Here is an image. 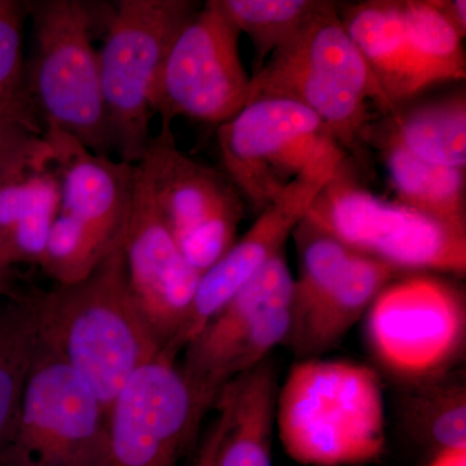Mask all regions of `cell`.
<instances>
[{
    "label": "cell",
    "mask_w": 466,
    "mask_h": 466,
    "mask_svg": "<svg viewBox=\"0 0 466 466\" xmlns=\"http://www.w3.org/2000/svg\"><path fill=\"white\" fill-rule=\"evenodd\" d=\"M391 186L401 205L466 231L465 168L415 157L395 146H381Z\"/></svg>",
    "instance_id": "7402d4cb"
},
{
    "label": "cell",
    "mask_w": 466,
    "mask_h": 466,
    "mask_svg": "<svg viewBox=\"0 0 466 466\" xmlns=\"http://www.w3.org/2000/svg\"><path fill=\"white\" fill-rule=\"evenodd\" d=\"M39 342L75 368L109 419L131 377L159 348L131 293L122 245L84 280L36 290Z\"/></svg>",
    "instance_id": "6da1fadb"
},
{
    "label": "cell",
    "mask_w": 466,
    "mask_h": 466,
    "mask_svg": "<svg viewBox=\"0 0 466 466\" xmlns=\"http://www.w3.org/2000/svg\"><path fill=\"white\" fill-rule=\"evenodd\" d=\"M217 137L223 173L259 210L315 162L339 148L311 110L276 97L251 100L218 126Z\"/></svg>",
    "instance_id": "30bf717a"
},
{
    "label": "cell",
    "mask_w": 466,
    "mask_h": 466,
    "mask_svg": "<svg viewBox=\"0 0 466 466\" xmlns=\"http://www.w3.org/2000/svg\"><path fill=\"white\" fill-rule=\"evenodd\" d=\"M43 122V137L60 180L58 211L72 218L109 256L124 242L130 219L135 165L96 155L57 126Z\"/></svg>",
    "instance_id": "2e32d148"
},
{
    "label": "cell",
    "mask_w": 466,
    "mask_h": 466,
    "mask_svg": "<svg viewBox=\"0 0 466 466\" xmlns=\"http://www.w3.org/2000/svg\"><path fill=\"white\" fill-rule=\"evenodd\" d=\"M410 54V97L440 82L466 76L462 38L433 0H401Z\"/></svg>",
    "instance_id": "603a6c76"
},
{
    "label": "cell",
    "mask_w": 466,
    "mask_h": 466,
    "mask_svg": "<svg viewBox=\"0 0 466 466\" xmlns=\"http://www.w3.org/2000/svg\"><path fill=\"white\" fill-rule=\"evenodd\" d=\"M16 290L12 285V271L11 269L0 268V296H8Z\"/></svg>",
    "instance_id": "d6a6232c"
},
{
    "label": "cell",
    "mask_w": 466,
    "mask_h": 466,
    "mask_svg": "<svg viewBox=\"0 0 466 466\" xmlns=\"http://www.w3.org/2000/svg\"><path fill=\"white\" fill-rule=\"evenodd\" d=\"M122 249L137 309L159 348L167 350L186 323L202 275L183 256L156 207L142 164L135 165L133 207Z\"/></svg>",
    "instance_id": "5bb4252c"
},
{
    "label": "cell",
    "mask_w": 466,
    "mask_h": 466,
    "mask_svg": "<svg viewBox=\"0 0 466 466\" xmlns=\"http://www.w3.org/2000/svg\"><path fill=\"white\" fill-rule=\"evenodd\" d=\"M25 5L0 0V103L26 91L21 47Z\"/></svg>",
    "instance_id": "83f0119b"
},
{
    "label": "cell",
    "mask_w": 466,
    "mask_h": 466,
    "mask_svg": "<svg viewBox=\"0 0 466 466\" xmlns=\"http://www.w3.org/2000/svg\"><path fill=\"white\" fill-rule=\"evenodd\" d=\"M240 30L220 0H208L171 43L150 96L153 116L173 124L183 116L220 126L250 100Z\"/></svg>",
    "instance_id": "9c48e42d"
},
{
    "label": "cell",
    "mask_w": 466,
    "mask_h": 466,
    "mask_svg": "<svg viewBox=\"0 0 466 466\" xmlns=\"http://www.w3.org/2000/svg\"><path fill=\"white\" fill-rule=\"evenodd\" d=\"M0 466H5V465H3V464H0Z\"/></svg>",
    "instance_id": "836d02e7"
},
{
    "label": "cell",
    "mask_w": 466,
    "mask_h": 466,
    "mask_svg": "<svg viewBox=\"0 0 466 466\" xmlns=\"http://www.w3.org/2000/svg\"><path fill=\"white\" fill-rule=\"evenodd\" d=\"M276 425L284 450L300 464L376 461L386 444L380 377L352 361L305 359L279 389Z\"/></svg>",
    "instance_id": "3957f363"
},
{
    "label": "cell",
    "mask_w": 466,
    "mask_h": 466,
    "mask_svg": "<svg viewBox=\"0 0 466 466\" xmlns=\"http://www.w3.org/2000/svg\"><path fill=\"white\" fill-rule=\"evenodd\" d=\"M175 355L162 350L126 383L109 413L106 466H177L200 420Z\"/></svg>",
    "instance_id": "4fadbf2b"
},
{
    "label": "cell",
    "mask_w": 466,
    "mask_h": 466,
    "mask_svg": "<svg viewBox=\"0 0 466 466\" xmlns=\"http://www.w3.org/2000/svg\"><path fill=\"white\" fill-rule=\"evenodd\" d=\"M278 391L276 370L268 359L223 389L228 424L217 466H272Z\"/></svg>",
    "instance_id": "ac0fdd59"
},
{
    "label": "cell",
    "mask_w": 466,
    "mask_h": 466,
    "mask_svg": "<svg viewBox=\"0 0 466 466\" xmlns=\"http://www.w3.org/2000/svg\"><path fill=\"white\" fill-rule=\"evenodd\" d=\"M153 200L183 256L200 274L236 242L245 200L223 171L177 146L171 124H161L142 161Z\"/></svg>",
    "instance_id": "8fae6325"
},
{
    "label": "cell",
    "mask_w": 466,
    "mask_h": 466,
    "mask_svg": "<svg viewBox=\"0 0 466 466\" xmlns=\"http://www.w3.org/2000/svg\"><path fill=\"white\" fill-rule=\"evenodd\" d=\"M366 318V339L377 363L408 386L450 375L464 354V291L437 274L394 279Z\"/></svg>",
    "instance_id": "52a82bcc"
},
{
    "label": "cell",
    "mask_w": 466,
    "mask_h": 466,
    "mask_svg": "<svg viewBox=\"0 0 466 466\" xmlns=\"http://www.w3.org/2000/svg\"><path fill=\"white\" fill-rule=\"evenodd\" d=\"M306 219L358 254L401 272L464 276L466 231L377 198L343 157L309 207Z\"/></svg>",
    "instance_id": "277c9868"
},
{
    "label": "cell",
    "mask_w": 466,
    "mask_h": 466,
    "mask_svg": "<svg viewBox=\"0 0 466 466\" xmlns=\"http://www.w3.org/2000/svg\"><path fill=\"white\" fill-rule=\"evenodd\" d=\"M60 202V180L48 146L47 153L30 177L20 219L0 249V268H11L15 263L23 262L39 265Z\"/></svg>",
    "instance_id": "484cf974"
},
{
    "label": "cell",
    "mask_w": 466,
    "mask_h": 466,
    "mask_svg": "<svg viewBox=\"0 0 466 466\" xmlns=\"http://www.w3.org/2000/svg\"><path fill=\"white\" fill-rule=\"evenodd\" d=\"M290 302L274 281L254 279L241 288L186 346L179 368L196 416L217 403L223 389L287 342Z\"/></svg>",
    "instance_id": "7c38bea8"
},
{
    "label": "cell",
    "mask_w": 466,
    "mask_h": 466,
    "mask_svg": "<svg viewBox=\"0 0 466 466\" xmlns=\"http://www.w3.org/2000/svg\"><path fill=\"white\" fill-rule=\"evenodd\" d=\"M406 422L410 433L435 453L466 447V388L450 375L410 386Z\"/></svg>",
    "instance_id": "cb8c5ba5"
},
{
    "label": "cell",
    "mask_w": 466,
    "mask_h": 466,
    "mask_svg": "<svg viewBox=\"0 0 466 466\" xmlns=\"http://www.w3.org/2000/svg\"><path fill=\"white\" fill-rule=\"evenodd\" d=\"M39 345L36 290L14 291L0 302V453L16 431L27 376Z\"/></svg>",
    "instance_id": "44dd1931"
},
{
    "label": "cell",
    "mask_w": 466,
    "mask_h": 466,
    "mask_svg": "<svg viewBox=\"0 0 466 466\" xmlns=\"http://www.w3.org/2000/svg\"><path fill=\"white\" fill-rule=\"evenodd\" d=\"M343 157L346 155L341 148L334 149L296 177L262 210L240 240L202 274L186 323L167 351L177 357L248 281L285 250L288 238Z\"/></svg>",
    "instance_id": "9a60e30c"
},
{
    "label": "cell",
    "mask_w": 466,
    "mask_h": 466,
    "mask_svg": "<svg viewBox=\"0 0 466 466\" xmlns=\"http://www.w3.org/2000/svg\"><path fill=\"white\" fill-rule=\"evenodd\" d=\"M45 122L27 90L0 103V168L42 137Z\"/></svg>",
    "instance_id": "f1b7e54d"
},
{
    "label": "cell",
    "mask_w": 466,
    "mask_h": 466,
    "mask_svg": "<svg viewBox=\"0 0 466 466\" xmlns=\"http://www.w3.org/2000/svg\"><path fill=\"white\" fill-rule=\"evenodd\" d=\"M262 97L311 110L357 165L364 157L370 104L395 112L346 32L336 3L325 0L251 76L249 103Z\"/></svg>",
    "instance_id": "7a4b0ae2"
},
{
    "label": "cell",
    "mask_w": 466,
    "mask_h": 466,
    "mask_svg": "<svg viewBox=\"0 0 466 466\" xmlns=\"http://www.w3.org/2000/svg\"><path fill=\"white\" fill-rule=\"evenodd\" d=\"M400 274L381 260L354 253L339 280L308 317L290 328L285 343L302 358L324 354L366 317L380 291Z\"/></svg>",
    "instance_id": "e0dca14e"
},
{
    "label": "cell",
    "mask_w": 466,
    "mask_h": 466,
    "mask_svg": "<svg viewBox=\"0 0 466 466\" xmlns=\"http://www.w3.org/2000/svg\"><path fill=\"white\" fill-rule=\"evenodd\" d=\"M32 17L34 55L26 90L43 121L76 137L92 152L108 157L106 108L99 57L91 43L95 5L84 0L26 2Z\"/></svg>",
    "instance_id": "8992f818"
},
{
    "label": "cell",
    "mask_w": 466,
    "mask_h": 466,
    "mask_svg": "<svg viewBox=\"0 0 466 466\" xmlns=\"http://www.w3.org/2000/svg\"><path fill=\"white\" fill-rule=\"evenodd\" d=\"M343 26L394 110L410 97V54L401 0L346 5Z\"/></svg>",
    "instance_id": "d6986e66"
},
{
    "label": "cell",
    "mask_w": 466,
    "mask_h": 466,
    "mask_svg": "<svg viewBox=\"0 0 466 466\" xmlns=\"http://www.w3.org/2000/svg\"><path fill=\"white\" fill-rule=\"evenodd\" d=\"M216 404L218 408L216 424L211 428L195 466H217L218 453H219L220 444H222L227 424H228V403H227L226 398L220 394Z\"/></svg>",
    "instance_id": "f546056e"
},
{
    "label": "cell",
    "mask_w": 466,
    "mask_h": 466,
    "mask_svg": "<svg viewBox=\"0 0 466 466\" xmlns=\"http://www.w3.org/2000/svg\"><path fill=\"white\" fill-rule=\"evenodd\" d=\"M428 466H466V447L435 453Z\"/></svg>",
    "instance_id": "1f68e13d"
},
{
    "label": "cell",
    "mask_w": 466,
    "mask_h": 466,
    "mask_svg": "<svg viewBox=\"0 0 466 466\" xmlns=\"http://www.w3.org/2000/svg\"><path fill=\"white\" fill-rule=\"evenodd\" d=\"M435 7L446 17L453 29L462 39L466 35V2L465 0H433Z\"/></svg>",
    "instance_id": "4dcf8cb0"
},
{
    "label": "cell",
    "mask_w": 466,
    "mask_h": 466,
    "mask_svg": "<svg viewBox=\"0 0 466 466\" xmlns=\"http://www.w3.org/2000/svg\"><path fill=\"white\" fill-rule=\"evenodd\" d=\"M380 140L443 167H466L465 92L429 101L404 113L394 112Z\"/></svg>",
    "instance_id": "ffe728a7"
},
{
    "label": "cell",
    "mask_w": 466,
    "mask_h": 466,
    "mask_svg": "<svg viewBox=\"0 0 466 466\" xmlns=\"http://www.w3.org/2000/svg\"><path fill=\"white\" fill-rule=\"evenodd\" d=\"M198 0H118L104 12L101 94L110 148L119 159L137 165L150 134V96L168 48L201 8Z\"/></svg>",
    "instance_id": "5b68a950"
},
{
    "label": "cell",
    "mask_w": 466,
    "mask_h": 466,
    "mask_svg": "<svg viewBox=\"0 0 466 466\" xmlns=\"http://www.w3.org/2000/svg\"><path fill=\"white\" fill-rule=\"evenodd\" d=\"M109 419L84 377L39 342L5 466H106Z\"/></svg>",
    "instance_id": "ba28073f"
},
{
    "label": "cell",
    "mask_w": 466,
    "mask_h": 466,
    "mask_svg": "<svg viewBox=\"0 0 466 466\" xmlns=\"http://www.w3.org/2000/svg\"><path fill=\"white\" fill-rule=\"evenodd\" d=\"M299 271L293 279L290 328L296 327L339 280L355 251L303 218L293 232ZM290 330V329H289Z\"/></svg>",
    "instance_id": "d4e9b609"
},
{
    "label": "cell",
    "mask_w": 466,
    "mask_h": 466,
    "mask_svg": "<svg viewBox=\"0 0 466 466\" xmlns=\"http://www.w3.org/2000/svg\"><path fill=\"white\" fill-rule=\"evenodd\" d=\"M256 52L254 75L268 57L314 16L323 0H220Z\"/></svg>",
    "instance_id": "4316f807"
}]
</instances>
